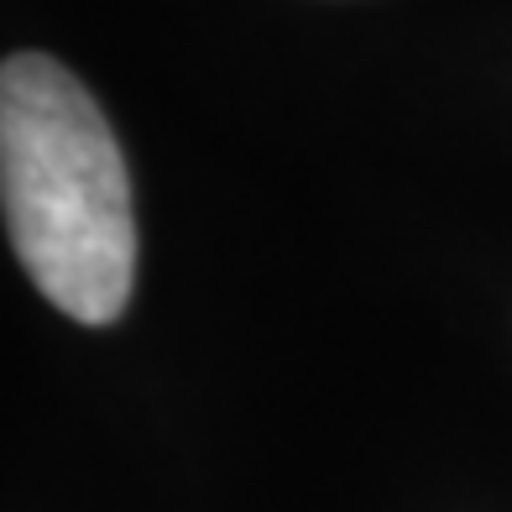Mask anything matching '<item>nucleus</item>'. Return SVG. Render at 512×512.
<instances>
[{"mask_svg":"<svg viewBox=\"0 0 512 512\" xmlns=\"http://www.w3.org/2000/svg\"><path fill=\"white\" fill-rule=\"evenodd\" d=\"M0 194L42 298L79 324L121 319L136 283L131 178L105 110L42 53L6 58L0 74Z\"/></svg>","mask_w":512,"mask_h":512,"instance_id":"f257e3e1","label":"nucleus"}]
</instances>
